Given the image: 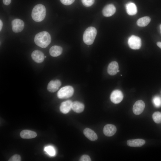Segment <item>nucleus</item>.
<instances>
[{
	"label": "nucleus",
	"mask_w": 161,
	"mask_h": 161,
	"mask_svg": "<svg viewBox=\"0 0 161 161\" xmlns=\"http://www.w3.org/2000/svg\"><path fill=\"white\" fill-rule=\"evenodd\" d=\"M46 58V56H45V58Z\"/></svg>",
	"instance_id": "nucleus-33"
},
{
	"label": "nucleus",
	"mask_w": 161,
	"mask_h": 161,
	"mask_svg": "<svg viewBox=\"0 0 161 161\" xmlns=\"http://www.w3.org/2000/svg\"><path fill=\"white\" fill-rule=\"evenodd\" d=\"M13 31L15 32H19L23 29L24 24V21L19 19H15L11 22Z\"/></svg>",
	"instance_id": "nucleus-6"
},
{
	"label": "nucleus",
	"mask_w": 161,
	"mask_h": 161,
	"mask_svg": "<svg viewBox=\"0 0 161 161\" xmlns=\"http://www.w3.org/2000/svg\"><path fill=\"white\" fill-rule=\"evenodd\" d=\"M145 107L144 102L141 100L137 101L134 104L133 107V113L136 115L141 114Z\"/></svg>",
	"instance_id": "nucleus-8"
},
{
	"label": "nucleus",
	"mask_w": 161,
	"mask_h": 161,
	"mask_svg": "<svg viewBox=\"0 0 161 161\" xmlns=\"http://www.w3.org/2000/svg\"><path fill=\"white\" fill-rule=\"evenodd\" d=\"M62 51V48L61 47L55 45L50 48L49 53L52 56L57 57L61 54Z\"/></svg>",
	"instance_id": "nucleus-19"
},
{
	"label": "nucleus",
	"mask_w": 161,
	"mask_h": 161,
	"mask_svg": "<svg viewBox=\"0 0 161 161\" xmlns=\"http://www.w3.org/2000/svg\"><path fill=\"white\" fill-rule=\"evenodd\" d=\"M83 133L85 136L91 141H94L97 139V136L96 133L89 128L85 129L83 130Z\"/></svg>",
	"instance_id": "nucleus-17"
},
{
	"label": "nucleus",
	"mask_w": 161,
	"mask_h": 161,
	"mask_svg": "<svg viewBox=\"0 0 161 161\" xmlns=\"http://www.w3.org/2000/svg\"><path fill=\"white\" fill-rule=\"evenodd\" d=\"M61 3L66 5H70L72 4L75 0H60Z\"/></svg>",
	"instance_id": "nucleus-27"
},
{
	"label": "nucleus",
	"mask_w": 161,
	"mask_h": 161,
	"mask_svg": "<svg viewBox=\"0 0 161 161\" xmlns=\"http://www.w3.org/2000/svg\"><path fill=\"white\" fill-rule=\"evenodd\" d=\"M126 12L129 15H135L137 12V8L135 4L132 2H129L126 4Z\"/></svg>",
	"instance_id": "nucleus-16"
},
{
	"label": "nucleus",
	"mask_w": 161,
	"mask_h": 161,
	"mask_svg": "<svg viewBox=\"0 0 161 161\" xmlns=\"http://www.w3.org/2000/svg\"><path fill=\"white\" fill-rule=\"evenodd\" d=\"M123 95L122 92L119 90H115L111 93L110 98L112 102L115 104L120 103L123 98Z\"/></svg>",
	"instance_id": "nucleus-7"
},
{
	"label": "nucleus",
	"mask_w": 161,
	"mask_h": 161,
	"mask_svg": "<svg viewBox=\"0 0 161 161\" xmlns=\"http://www.w3.org/2000/svg\"><path fill=\"white\" fill-rule=\"evenodd\" d=\"M8 160L9 161H20L21 160V157L19 155L15 154L11 157Z\"/></svg>",
	"instance_id": "nucleus-26"
},
{
	"label": "nucleus",
	"mask_w": 161,
	"mask_h": 161,
	"mask_svg": "<svg viewBox=\"0 0 161 161\" xmlns=\"http://www.w3.org/2000/svg\"><path fill=\"white\" fill-rule=\"evenodd\" d=\"M118 63L116 61H113L109 64L107 68V72L110 75H114L118 72Z\"/></svg>",
	"instance_id": "nucleus-13"
},
{
	"label": "nucleus",
	"mask_w": 161,
	"mask_h": 161,
	"mask_svg": "<svg viewBox=\"0 0 161 161\" xmlns=\"http://www.w3.org/2000/svg\"><path fill=\"white\" fill-rule=\"evenodd\" d=\"M117 129L116 126L112 124H108L105 125L103 129V132L106 136L110 137L113 135L116 132Z\"/></svg>",
	"instance_id": "nucleus-12"
},
{
	"label": "nucleus",
	"mask_w": 161,
	"mask_h": 161,
	"mask_svg": "<svg viewBox=\"0 0 161 161\" xmlns=\"http://www.w3.org/2000/svg\"><path fill=\"white\" fill-rule=\"evenodd\" d=\"M44 150L50 156H53L55 155V150L52 146H48L45 147L44 148Z\"/></svg>",
	"instance_id": "nucleus-22"
},
{
	"label": "nucleus",
	"mask_w": 161,
	"mask_h": 161,
	"mask_svg": "<svg viewBox=\"0 0 161 161\" xmlns=\"http://www.w3.org/2000/svg\"><path fill=\"white\" fill-rule=\"evenodd\" d=\"M61 84V82L58 80H51L48 84L47 89L50 92H54L58 89Z\"/></svg>",
	"instance_id": "nucleus-11"
},
{
	"label": "nucleus",
	"mask_w": 161,
	"mask_h": 161,
	"mask_svg": "<svg viewBox=\"0 0 161 161\" xmlns=\"http://www.w3.org/2000/svg\"><path fill=\"white\" fill-rule=\"evenodd\" d=\"M51 37L47 32L44 31L37 34L34 38V42L38 46L42 48L47 47L50 43Z\"/></svg>",
	"instance_id": "nucleus-1"
},
{
	"label": "nucleus",
	"mask_w": 161,
	"mask_h": 161,
	"mask_svg": "<svg viewBox=\"0 0 161 161\" xmlns=\"http://www.w3.org/2000/svg\"><path fill=\"white\" fill-rule=\"evenodd\" d=\"M128 43L129 47L132 49H139L141 47L140 38L135 35H132L129 38Z\"/></svg>",
	"instance_id": "nucleus-5"
},
{
	"label": "nucleus",
	"mask_w": 161,
	"mask_h": 161,
	"mask_svg": "<svg viewBox=\"0 0 161 161\" xmlns=\"http://www.w3.org/2000/svg\"><path fill=\"white\" fill-rule=\"evenodd\" d=\"M151 21V18L148 16H145L139 18L137 22V25L140 27H144L148 24Z\"/></svg>",
	"instance_id": "nucleus-21"
},
{
	"label": "nucleus",
	"mask_w": 161,
	"mask_h": 161,
	"mask_svg": "<svg viewBox=\"0 0 161 161\" xmlns=\"http://www.w3.org/2000/svg\"><path fill=\"white\" fill-rule=\"evenodd\" d=\"M80 161H91V159L90 157L87 155H84L82 156L80 159Z\"/></svg>",
	"instance_id": "nucleus-28"
},
{
	"label": "nucleus",
	"mask_w": 161,
	"mask_h": 161,
	"mask_svg": "<svg viewBox=\"0 0 161 161\" xmlns=\"http://www.w3.org/2000/svg\"><path fill=\"white\" fill-rule=\"evenodd\" d=\"M145 143L144 140L142 139H136L128 140L127 144L130 147H140L144 145Z\"/></svg>",
	"instance_id": "nucleus-15"
},
{
	"label": "nucleus",
	"mask_w": 161,
	"mask_h": 161,
	"mask_svg": "<svg viewBox=\"0 0 161 161\" xmlns=\"http://www.w3.org/2000/svg\"><path fill=\"white\" fill-rule=\"evenodd\" d=\"M72 103L70 100H67L62 103L60 107L61 112L64 114L68 113L72 109Z\"/></svg>",
	"instance_id": "nucleus-14"
},
{
	"label": "nucleus",
	"mask_w": 161,
	"mask_h": 161,
	"mask_svg": "<svg viewBox=\"0 0 161 161\" xmlns=\"http://www.w3.org/2000/svg\"><path fill=\"white\" fill-rule=\"evenodd\" d=\"M3 25V22L1 20H0V31H1L2 29Z\"/></svg>",
	"instance_id": "nucleus-30"
},
{
	"label": "nucleus",
	"mask_w": 161,
	"mask_h": 161,
	"mask_svg": "<svg viewBox=\"0 0 161 161\" xmlns=\"http://www.w3.org/2000/svg\"><path fill=\"white\" fill-rule=\"evenodd\" d=\"M97 34L96 29L93 27L87 28L85 31L83 35V40L85 44L90 45L92 44Z\"/></svg>",
	"instance_id": "nucleus-3"
},
{
	"label": "nucleus",
	"mask_w": 161,
	"mask_h": 161,
	"mask_svg": "<svg viewBox=\"0 0 161 161\" xmlns=\"http://www.w3.org/2000/svg\"><path fill=\"white\" fill-rule=\"evenodd\" d=\"M4 4L6 5H9L11 2V0H3Z\"/></svg>",
	"instance_id": "nucleus-29"
},
{
	"label": "nucleus",
	"mask_w": 161,
	"mask_h": 161,
	"mask_svg": "<svg viewBox=\"0 0 161 161\" xmlns=\"http://www.w3.org/2000/svg\"><path fill=\"white\" fill-rule=\"evenodd\" d=\"M74 89L72 87L67 86L62 87L58 92L57 96L60 99L67 98L73 94Z\"/></svg>",
	"instance_id": "nucleus-4"
},
{
	"label": "nucleus",
	"mask_w": 161,
	"mask_h": 161,
	"mask_svg": "<svg viewBox=\"0 0 161 161\" xmlns=\"http://www.w3.org/2000/svg\"><path fill=\"white\" fill-rule=\"evenodd\" d=\"M46 15V9L43 4H38L33 7L31 14L32 19L35 21L39 22L42 21Z\"/></svg>",
	"instance_id": "nucleus-2"
},
{
	"label": "nucleus",
	"mask_w": 161,
	"mask_h": 161,
	"mask_svg": "<svg viewBox=\"0 0 161 161\" xmlns=\"http://www.w3.org/2000/svg\"><path fill=\"white\" fill-rule=\"evenodd\" d=\"M160 33L161 34V24L160 25Z\"/></svg>",
	"instance_id": "nucleus-32"
},
{
	"label": "nucleus",
	"mask_w": 161,
	"mask_h": 161,
	"mask_svg": "<svg viewBox=\"0 0 161 161\" xmlns=\"http://www.w3.org/2000/svg\"><path fill=\"white\" fill-rule=\"evenodd\" d=\"M153 119L155 122L157 123H161V112H154L152 115Z\"/></svg>",
	"instance_id": "nucleus-23"
},
{
	"label": "nucleus",
	"mask_w": 161,
	"mask_h": 161,
	"mask_svg": "<svg viewBox=\"0 0 161 161\" xmlns=\"http://www.w3.org/2000/svg\"><path fill=\"white\" fill-rule=\"evenodd\" d=\"M116 8L112 4H109L106 5L102 10L103 15L105 17H110L113 15L115 12Z\"/></svg>",
	"instance_id": "nucleus-9"
},
{
	"label": "nucleus",
	"mask_w": 161,
	"mask_h": 161,
	"mask_svg": "<svg viewBox=\"0 0 161 161\" xmlns=\"http://www.w3.org/2000/svg\"><path fill=\"white\" fill-rule=\"evenodd\" d=\"M84 108V105L82 103L78 101L72 102V109L75 112L77 113H81L83 111Z\"/></svg>",
	"instance_id": "nucleus-18"
},
{
	"label": "nucleus",
	"mask_w": 161,
	"mask_h": 161,
	"mask_svg": "<svg viewBox=\"0 0 161 161\" xmlns=\"http://www.w3.org/2000/svg\"><path fill=\"white\" fill-rule=\"evenodd\" d=\"M157 45L161 49V42H158L157 43Z\"/></svg>",
	"instance_id": "nucleus-31"
},
{
	"label": "nucleus",
	"mask_w": 161,
	"mask_h": 161,
	"mask_svg": "<svg viewBox=\"0 0 161 161\" xmlns=\"http://www.w3.org/2000/svg\"><path fill=\"white\" fill-rule=\"evenodd\" d=\"M152 102L156 107H161V97L159 96H155L152 99Z\"/></svg>",
	"instance_id": "nucleus-24"
},
{
	"label": "nucleus",
	"mask_w": 161,
	"mask_h": 161,
	"mask_svg": "<svg viewBox=\"0 0 161 161\" xmlns=\"http://www.w3.org/2000/svg\"><path fill=\"white\" fill-rule=\"evenodd\" d=\"M82 4L85 7L91 6L94 3L95 0H81Z\"/></svg>",
	"instance_id": "nucleus-25"
},
{
	"label": "nucleus",
	"mask_w": 161,
	"mask_h": 161,
	"mask_svg": "<svg viewBox=\"0 0 161 161\" xmlns=\"http://www.w3.org/2000/svg\"><path fill=\"white\" fill-rule=\"evenodd\" d=\"M37 135L35 132L27 130L22 131L20 134V136L22 138L27 139L35 138Z\"/></svg>",
	"instance_id": "nucleus-20"
},
{
	"label": "nucleus",
	"mask_w": 161,
	"mask_h": 161,
	"mask_svg": "<svg viewBox=\"0 0 161 161\" xmlns=\"http://www.w3.org/2000/svg\"><path fill=\"white\" fill-rule=\"evenodd\" d=\"M31 57L32 59L37 63L43 62L45 58L44 53L41 51L38 50H35L32 52Z\"/></svg>",
	"instance_id": "nucleus-10"
}]
</instances>
